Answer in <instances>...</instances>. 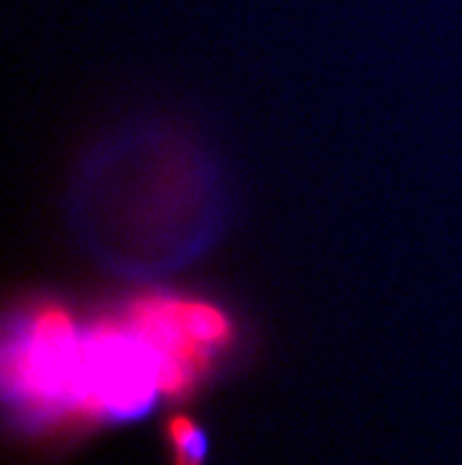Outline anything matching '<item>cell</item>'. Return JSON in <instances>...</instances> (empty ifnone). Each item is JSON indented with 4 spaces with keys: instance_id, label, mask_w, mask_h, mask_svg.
Wrapping results in <instances>:
<instances>
[{
    "instance_id": "obj_1",
    "label": "cell",
    "mask_w": 462,
    "mask_h": 465,
    "mask_svg": "<svg viewBox=\"0 0 462 465\" xmlns=\"http://www.w3.org/2000/svg\"><path fill=\"white\" fill-rule=\"evenodd\" d=\"M165 437L172 451V465H205L208 437L192 416L187 413L170 416L165 423Z\"/></svg>"
}]
</instances>
